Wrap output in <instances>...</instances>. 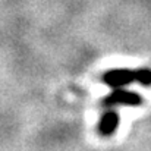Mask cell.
I'll list each match as a JSON object with an SVG mask.
<instances>
[{"mask_svg":"<svg viewBox=\"0 0 151 151\" xmlns=\"http://www.w3.org/2000/svg\"><path fill=\"white\" fill-rule=\"evenodd\" d=\"M103 82L110 88H122L132 82H138L139 85L148 87L151 85V69L150 68H114L107 70L103 75Z\"/></svg>","mask_w":151,"mask_h":151,"instance_id":"cell-1","label":"cell"},{"mask_svg":"<svg viewBox=\"0 0 151 151\" xmlns=\"http://www.w3.org/2000/svg\"><path fill=\"white\" fill-rule=\"evenodd\" d=\"M142 103V99L139 94L125 90V87L122 88H114L113 93H110L104 100L103 104L104 106H128V107H137Z\"/></svg>","mask_w":151,"mask_h":151,"instance_id":"cell-2","label":"cell"},{"mask_svg":"<svg viewBox=\"0 0 151 151\" xmlns=\"http://www.w3.org/2000/svg\"><path fill=\"white\" fill-rule=\"evenodd\" d=\"M117 126H119V114L114 110H107L100 117L97 131L101 137H110L116 132Z\"/></svg>","mask_w":151,"mask_h":151,"instance_id":"cell-3","label":"cell"}]
</instances>
